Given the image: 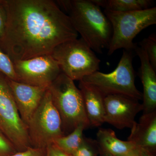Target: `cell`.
Returning a JSON list of instances; mask_svg holds the SVG:
<instances>
[{"label":"cell","instance_id":"6","mask_svg":"<svg viewBox=\"0 0 156 156\" xmlns=\"http://www.w3.org/2000/svg\"><path fill=\"white\" fill-rule=\"evenodd\" d=\"M51 55L61 72L74 81L82 80L100 69V59L81 38L58 45Z\"/></svg>","mask_w":156,"mask_h":156},{"label":"cell","instance_id":"13","mask_svg":"<svg viewBox=\"0 0 156 156\" xmlns=\"http://www.w3.org/2000/svg\"><path fill=\"white\" fill-rule=\"evenodd\" d=\"M128 140L138 148L156 154V111L143 114L139 122H136L131 128Z\"/></svg>","mask_w":156,"mask_h":156},{"label":"cell","instance_id":"24","mask_svg":"<svg viewBox=\"0 0 156 156\" xmlns=\"http://www.w3.org/2000/svg\"><path fill=\"white\" fill-rule=\"evenodd\" d=\"M45 156H72L65 152L56 146L54 143L48 146L46 148Z\"/></svg>","mask_w":156,"mask_h":156},{"label":"cell","instance_id":"26","mask_svg":"<svg viewBox=\"0 0 156 156\" xmlns=\"http://www.w3.org/2000/svg\"><path fill=\"white\" fill-rule=\"evenodd\" d=\"M141 156H155V154L143 149L139 148Z\"/></svg>","mask_w":156,"mask_h":156},{"label":"cell","instance_id":"16","mask_svg":"<svg viewBox=\"0 0 156 156\" xmlns=\"http://www.w3.org/2000/svg\"><path fill=\"white\" fill-rule=\"evenodd\" d=\"M93 2L104 10L127 12L140 11L152 8L151 0H92Z\"/></svg>","mask_w":156,"mask_h":156},{"label":"cell","instance_id":"19","mask_svg":"<svg viewBox=\"0 0 156 156\" xmlns=\"http://www.w3.org/2000/svg\"><path fill=\"white\" fill-rule=\"evenodd\" d=\"M0 73L12 80L18 82L14 63L6 53L0 49Z\"/></svg>","mask_w":156,"mask_h":156},{"label":"cell","instance_id":"18","mask_svg":"<svg viewBox=\"0 0 156 156\" xmlns=\"http://www.w3.org/2000/svg\"><path fill=\"white\" fill-rule=\"evenodd\" d=\"M139 47L145 51L154 69L156 71V35L154 33L140 42Z\"/></svg>","mask_w":156,"mask_h":156},{"label":"cell","instance_id":"15","mask_svg":"<svg viewBox=\"0 0 156 156\" xmlns=\"http://www.w3.org/2000/svg\"><path fill=\"white\" fill-rule=\"evenodd\" d=\"M96 141L100 150L112 156L122 155L138 148L131 141L119 139L111 129L100 128L97 133Z\"/></svg>","mask_w":156,"mask_h":156},{"label":"cell","instance_id":"4","mask_svg":"<svg viewBox=\"0 0 156 156\" xmlns=\"http://www.w3.org/2000/svg\"><path fill=\"white\" fill-rule=\"evenodd\" d=\"M110 22L112 35L108 49L110 56L120 49L134 51L136 46L133 41L144 29L156 24V8L131 12H116L104 10Z\"/></svg>","mask_w":156,"mask_h":156},{"label":"cell","instance_id":"1","mask_svg":"<svg viewBox=\"0 0 156 156\" xmlns=\"http://www.w3.org/2000/svg\"><path fill=\"white\" fill-rule=\"evenodd\" d=\"M5 42L12 61L51 55L62 43L77 38L67 14L51 0H9Z\"/></svg>","mask_w":156,"mask_h":156},{"label":"cell","instance_id":"22","mask_svg":"<svg viewBox=\"0 0 156 156\" xmlns=\"http://www.w3.org/2000/svg\"><path fill=\"white\" fill-rule=\"evenodd\" d=\"M46 149L30 147L25 151L17 152L11 156H45Z\"/></svg>","mask_w":156,"mask_h":156},{"label":"cell","instance_id":"11","mask_svg":"<svg viewBox=\"0 0 156 156\" xmlns=\"http://www.w3.org/2000/svg\"><path fill=\"white\" fill-rule=\"evenodd\" d=\"M6 78L19 114L27 126L49 87L31 86Z\"/></svg>","mask_w":156,"mask_h":156},{"label":"cell","instance_id":"23","mask_svg":"<svg viewBox=\"0 0 156 156\" xmlns=\"http://www.w3.org/2000/svg\"><path fill=\"white\" fill-rule=\"evenodd\" d=\"M7 21V14L5 9L4 5H0V39L2 40H3L5 36Z\"/></svg>","mask_w":156,"mask_h":156},{"label":"cell","instance_id":"12","mask_svg":"<svg viewBox=\"0 0 156 156\" xmlns=\"http://www.w3.org/2000/svg\"><path fill=\"white\" fill-rule=\"evenodd\" d=\"M140 61L139 75L143 87V111L148 114L156 111V71L154 69L144 50L136 45L134 50Z\"/></svg>","mask_w":156,"mask_h":156},{"label":"cell","instance_id":"5","mask_svg":"<svg viewBox=\"0 0 156 156\" xmlns=\"http://www.w3.org/2000/svg\"><path fill=\"white\" fill-rule=\"evenodd\" d=\"M133 58V51L124 50L114 70L108 73L98 71L82 80L95 87L105 97L121 95L138 101L142 100V93L135 86L136 74L132 64Z\"/></svg>","mask_w":156,"mask_h":156},{"label":"cell","instance_id":"17","mask_svg":"<svg viewBox=\"0 0 156 156\" xmlns=\"http://www.w3.org/2000/svg\"><path fill=\"white\" fill-rule=\"evenodd\" d=\"M87 128L83 125H80L69 134L56 140L54 144L61 150L72 156L82 145L85 137L83 132Z\"/></svg>","mask_w":156,"mask_h":156},{"label":"cell","instance_id":"7","mask_svg":"<svg viewBox=\"0 0 156 156\" xmlns=\"http://www.w3.org/2000/svg\"><path fill=\"white\" fill-rule=\"evenodd\" d=\"M27 126L31 147L46 149L65 135L61 118L53 105L49 89Z\"/></svg>","mask_w":156,"mask_h":156},{"label":"cell","instance_id":"8","mask_svg":"<svg viewBox=\"0 0 156 156\" xmlns=\"http://www.w3.org/2000/svg\"><path fill=\"white\" fill-rule=\"evenodd\" d=\"M0 131L12 143L17 152L31 147L27 126L19 114L6 77L4 78L1 75Z\"/></svg>","mask_w":156,"mask_h":156},{"label":"cell","instance_id":"25","mask_svg":"<svg viewBox=\"0 0 156 156\" xmlns=\"http://www.w3.org/2000/svg\"><path fill=\"white\" fill-rule=\"evenodd\" d=\"M117 156H141L140 155V152L139 148H137L135 150L128 153L122 155Z\"/></svg>","mask_w":156,"mask_h":156},{"label":"cell","instance_id":"14","mask_svg":"<svg viewBox=\"0 0 156 156\" xmlns=\"http://www.w3.org/2000/svg\"><path fill=\"white\" fill-rule=\"evenodd\" d=\"M79 89L80 90L89 126L99 127L105 122V96L95 87L79 81Z\"/></svg>","mask_w":156,"mask_h":156},{"label":"cell","instance_id":"10","mask_svg":"<svg viewBox=\"0 0 156 156\" xmlns=\"http://www.w3.org/2000/svg\"><path fill=\"white\" fill-rule=\"evenodd\" d=\"M105 122L115 128H131L135 117L143 110L142 104L132 98L121 95H110L104 98Z\"/></svg>","mask_w":156,"mask_h":156},{"label":"cell","instance_id":"27","mask_svg":"<svg viewBox=\"0 0 156 156\" xmlns=\"http://www.w3.org/2000/svg\"><path fill=\"white\" fill-rule=\"evenodd\" d=\"M100 154V156H112L110 154L104 151L101 150L99 149V153Z\"/></svg>","mask_w":156,"mask_h":156},{"label":"cell","instance_id":"20","mask_svg":"<svg viewBox=\"0 0 156 156\" xmlns=\"http://www.w3.org/2000/svg\"><path fill=\"white\" fill-rule=\"evenodd\" d=\"M99 153V147L96 140L84 137L82 145L72 156H96Z\"/></svg>","mask_w":156,"mask_h":156},{"label":"cell","instance_id":"2","mask_svg":"<svg viewBox=\"0 0 156 156\" xmlns=\"http://www.w3.org/2000/svg\"><path fill=\"white\" fill-rule=\"evenodd\" d=\"M58 7L69 17L74 28L94 52L108 49L111 24L101 8L92 0H59Z\"/></svg>","mask_w":156,"mask_h":156},{"label":"cell","instance_id":"3","mask_svg":"<svg viewBox=\"0 0 156 156\" xmlns=\"http://www.w3.org/2000/svg\"><path fill=\"white\" fill-rule=\"evenodd\" d=\"M53 105L61 118L65 135L83 125L90 127L83 95L74 81L61 73L49 86Z\"/></svg>","mask_w":156,"mask_h":156},{"label":"cell","instance_id":"21","mask_svg":"<svg viewBox=\"0 0 156 156\" xmlns=\"http://www.w3.org/2000/svg\"><path fill=\"white\" fill-rule=\"evenodd\" d=\"M17 152L12 143L0 131V156H11Z\"/></svg>","mask_w":156,"mask_h":156},{"label":"cell","instance_id":"9","mask_svg":"<svg viewBox=\"0 0 156 156\" xmlns=\"http://www.w3.org/2000/svg\"><path fill=\"white\" fill-rule=\"evenodd\" d=\"M13 62L18 82L31 86L49 87L62 73L51 55Z\"/></svg>","mask_w":156,"mask_h":156}]
</instances>
